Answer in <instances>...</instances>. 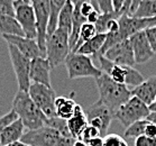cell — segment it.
I'll return each instance as SVG.
<instances>
[{
  "mask_svg": "<svg viewBox=\"0 0 156 146\" xmlns=\"http://www.w3.org/2000/svg\"><path fill=\"white\" fill-rule=\"evenodd\" d=\"M151 19H152V25H153V27H155V26H156V17L151 18Z\"/></svg>",
  "mask_w": 156,
  "mask_h": 146,
  "instance_id": "b9f144b4",
  "label": "cell"
},
{
  "mask_svg": "<svg viewBox=\"0 0 156 146\" xmlns=\"http://www.w3.org/2000/svg\"><path fill=\"white\" fill-rule=\"evenodd\" d=\"M102 56H105L107 60H109L110 62L117 65L134 68V65L136 64L133 47H131L129 39H125L120 43L114 45L111 48L107 51Z\"/></svg>",
  "mask_w": 156,
  "mask_h": 146,
  "instance_id": "4fadbf2b",
  "label": "cell"
},
{
  "mask_svg": "<svg viewBox=\"0 0 156 146\" xmlns=\"http://www.w3.org/2000/svg\"><path fill=\"white\" fill-rule=\"evenodd\" d=\"M73 9L74 5L73 1L66 0L65 5L61 10L60 17H58V27L57 28L63 29L64 32L71 34L72 30V20H73Z\"/></svg>",
  "mask_w": 156,
  "mask_h": 146,
  "instance_id": "cb8c5ba5",
  "label": "cell"
},
{
  "mask_svg": "<svg viewBox=\"0 0 156 146\" xmlns=\"http://www.w3.org/2000/svg\"><path fill=\"white\" fill-rule=\"evenodd\" d=\"M6 35L25 37L23 29L16 20V18L11 17V16L0 15V36L2 37Z\"/></svg>",
  "mask_w": 156,
  "mask_h": 146,
  "instance_id": "7402d4cb",
  "label": "cell"
},
{
  "mask_svg": "<svg viewBox=\"0 0 156 146\" xmlns=\"http://www.w3.org/2000/svg\"><path fill=\"white\" fill-rule=\"evenodd\" d=\"M98 6H99V11L101 15L115 14L111 0H98Z\"/></svg>",
  "mask_w": 156,
  "mask_h": 146,
  "instance_id": "4dcf8cb0",
  "label": "cell"
},
{
  "mask_svg": "<svg viewBox=\"0 0 156 146\" xmlns=\"http://www.w3.org/2000/svg\"><path fill=\"white\" fill-rule=\"evenodd\" d=\"M145 136L151 137V138H156V125L153 123H149L146 126L145 129Z\"/></svg>",
  "mask_w": 156,
  "mask_h": 146,
  "instance_id": "e575fe53",
  "label": "cell"
},
{
  "mask_svg": "<svg viewBox=\"0 0 156 146\" xmlns=\"http://www.w3.org/2000/svg\"><path fill=\"white\" fill-rule=\"evenodd\" d=\"M106 37H107V34H97L93 38H91L88 42H85L76 51V53L83 54V55H87V56H90V57H91V55L97 56L100 53L103 44L106 42Z\"/></svg>",
  "mask_w": 156,
  "mask_h": 146,
  "instance_id": "44dd1931",
  "label": "cell"
},
{
  "mask_svg": "<svg viewBox=\"0 0 156 146\" xmlns=\"http://www.w3.org/2000/svg\"><path fill=\"white\" fill-rule=\"evenodd\" d=\"M129 42L133 47L134 57H135L136 64H144L152 60L155 53L153 52L151 44H149L145 30L136 33L129 38Z\"/></svg>",
  "mask_w": 156,
  "mask_h": 146,
  "instance_id": "5bb4252c",
  "label": "cell"
},
{
  "mask_svg": "<svg viewBox=\"0 0 156 146\" xmlns=\"http://www.w3.org/2000/svg\"><path fill=\"white\" fill-rule=\"evenodd\" d=\"M71 53L70 47V34L63 29L57 28L51 36L46 38L45 57L53 69L60 64H63L69 54Z\"/></svg>",
  "mask_w": 156,
  "mask_h": 146,
  "instance_id": "5b68a950",
  "label": "cell"
},
{
  "mask_svg": "<svg viewBox=\"0 0 156 146\" xmlns=\"http://www.w3.org/2000/svg\"><path fill=\"white\" fill-rule=\"evenodd\" d=\"M135 18L148 19L156 17V0H140Z\"/></svg>",
  "mask_w": 156,
  "mask_h": 146,
  "instance_id": "d4e9b609",
  "label": "cell"
},
{
  "mask_svg": "<svg viewBox=\"0 0 156 146\" xmlns=\"http://www.w3.org/2000/svg\"><path fill=\"white\" fill-rule=\"evenodd\" d=\"M16 119H18V116L16 115L12 109L10 111H8L7 114H5L4 116H1L0 117V135H1V132H2V129L8 126L9 124H11L12 121H15ZM0 146H1V143H0Z\"/></svg>",
  "mask_w": 156,
  "mask_h": 146,
  "instance_id": "f546056e",
  "label": "cell"
},
{
  "mask_svg": "<svg viewBox=\"0 0 156 146\" xmlns=\"http://www.w3.org/2000/svg\"><path fill=\"white\" fill-rule=\"evenodd\" d=\"M8 51L10 56L11 65L16 74L18 83V90L20 91H28L30 87V79H29V71H30V62L28 57L19 52L15 46L8 44Z\"/></svg>",
  "mask_w": 156,
  "mask_h": 146,
  "instance_id": "8fae6325",
  "label": "cell"
},
{
  "mask_svg": "<svg viewBox=\"0 0 156 146\" xmlns=\"http://www.w3.org/2000/svg\"><path fill=\"white\" fill-rule=\"evenodd\" d=\"M100 12L97 10H93L91 14L89 15L88 17H87V23H89V24H93V25H96L97 22L99 20V17H100Z\"/></svg>",
  "mask_w": 156,
  "mask_h": 146,
  "instance_id": "d590c367",
  "label": "cell"
},
{
  "mask_svg": "<svg viewBox=\"0 0 156 146\" xmlns=\"http://www.w3.org/2000/svg\"><path fill=\"white\" fill-rule=\"evenodd\" d=\"M78 103L72 98L69 97H56L55 100V111H56V117L68 121L70 118L74 115L75 107Z\"/></svg>",
  "mask_w": 156,
  "mask_h": 146,
  "instance_id": "ffe728a7",
  "label": "cell"
},
{
  "mask_svg": "<svg viewBox=\"0 0 156 146\" xmlns=\"http://www.w3.org/2000/svg\"><path fill=\"white\" fill-rule=\"evenodd\" d=\"M148 109L151 112H156V99L153 101V103H151L148 106Z\"/></svg>",
  "mask_w": 156,
  "mask_h": 146,
  "instance_id": "f35d334b",
  "label": "cell"
},
{
  "mask_svg": "<svg viewBox=\"0 0 156 146\" xmlns=\"http://www.w3.org/2000/svg\"><path fill=\"white\" fill-rule=\"evenodd\" d=\"M99 136H101V134H100L99 130H98L96 127L88 125V127L83 130V133L81 134V136H80V138H79V139L87 144L89 141L96 138V137H99ZM101 137H102V136H101Z\"/></svg>",
  "mask_w": 156,
  "mask_h": 146,
  "instance_id": "f1b7e54d",
  "label": "cell"
},
{
  "mask_svg": "<svg viewBox=\"0 0 156 146\" xmlns=\"http://www.w3.org/2000/svg\"><path fill=\"white\" fill-rule=\"evenodd\" d=\"M146 119H147L149 123H153V124L156 125V112H151V114L148 115V117L146 118Z\"/></svg>",
  "mask_w": 156,
  "mask_h": 146,
  "instance_id": "74e56055",
  "label": "cell"
},
{
  "mask_svg": "<svg viewBox=\"0 0 156 146\" xmlns=\"http://www.w3.org/2000/svg\"><path fill=\"white\" fill-rule=\"evenodd\" d=\"M80 10H81L82 16H83L84 18H87L89 16V15L91 14V12H92L93 10H96V9L93 8V5L91 4L90 1H82Z\"/></svg>",
  "mask_w": 156,
  "mask_h": 146,
  "instance_id": "836d02e7",
  "label": "cell"
},
{
  "mask_svg": "<svg viewBox=\"0 0 156 146\" xmlns=\"http://www.w3.org/2000/svg\"><path fill=\"white\" fill-rule=\"evenodd\" d=\"M15 8V18L23 29L26 38L36 39V18L35 11L29 0H12Z\"/></svg>",
  "mask_w": 156,
  "mask_h": 146,
  "instance_id": "9c48e42d",
  "label": "cell"
},
{
  "mask_svg": "<svg viewBox=\"0 0 156 146\" xmlns=\"http://www.w3.org/2000/svg\"><path fill=\"white\" fill-rule=\"evenodd\" d=\"M96 83L100 94L99 100L114 112H116L125 102H127L133 97L131 90L128 89L127 86L115 82L105 73L96 79Z\"/></svg>",
  "mask_w": 156,
  "mask_h": 146,
  "instance_id": "7a4b0ae2",
  "label": "cell"
},
{
  "mask_svg": "<svg viewBox=\"0 0 156 146\" xmlns=\"http://www.w3.org/2000/svg\"><path fill=\"white\" fill-rule=\"evenodd\" d=\"M51 64L46 57H37L30 62L29 79L32 83L51 87Z\"/></svg>",
  "mask_w": 156,
  "mask_h": 146,
  "instance_id": "2e32d148",
  "label": "cell"
},
{
  "mask_svg": "<svg viewBox=\"0 0 156 146\" xmlns=\"http://www.w3.org/2000/svg\"><path fill=\"white\" fill-rule=\"evenodd\" d=\"M135 146H156V138H151L147 136H139L135 139Z\"/></svg>",
  "mask_w": 156,
  "mask_h": 146,
  "instance_id": "1f68e13d",
  "label": "cell"
},
{
  "mask_svg": "<svg viewBox=\"0 0 156 146\" xmlns=\"http://www.w3.org/2000/svg\"><path fill=\"white\" fill-rule=\"evenodd\" d=\"M149 114L151 111L148 109V106L137 97L133 96L115 112V118H117L122 124V126L127 128L136 121L146 119Z\"/></svg>",
  "mask_w": 156,
  "mask_h": 146,
  "instance_id": "52a82bcc",
  "label": "cell"
},
{
  "mask_svg": "<svg viewBox=\"0 0 156 146\" xmlns=\"http://www.w3.org/2000/svg\"><path fill=\"white\" fill-rule=\"evenodd\" d=\"M2 38L7 42V44L15 46L23 55L28 57L29 60H34L37 57H45V54L41 51L36 39H29L21 36L12 35L2 36Z\"/></svg>",
  "mask_w": 156,
  "mask_h": 146,
  "instance_id": "9a60e30c",
  "label": "cell"
},
{
  "mask_svg": "<svg viewBox=\"0 0 156 146\" xmlns=\"http://www.w3.org/2000/svg\"><path fill=\"white\" fill-rule=\"evenodd\" d=\"M96 57L99 63V69L102 71V73L107 74L115 82L125 84L127 87L133 86L136 88L145 81V78L143 77V74L136 69L114 64L102 55H98Z\"/></svg>",
  "mask_w": 156,
  "mask_h": 146,
  "instance_id": "277c9868",
  "label": "cell"
},
{
  "mask_svg": "<svg viewBox=\"0 0 156 146\" xmlns=\"http://www.w3.org/2000/svg\"><path fill=\"white\" fill-rule=\"evenodd\" d=\"M65 5L63 0H50V17L47 26V36H51L58 27V17L61 10Z\"/></svg>",
  "mask_w": 156,
  "mask_h": 146,
  "instance_id": "603a6c76",
  "label": "cell"
},
{
  "mask_svg": "<svg viewBox=\"0 0 156 146\" xmlns=\"http://www.w3.org/2000/svg\"><path fill=\"white\" fill-rule=\"evenodd\" d=\"M74 139L71 135H65L50 126H43L35 130L26 132L21 142L28 146H73Z\"/></svg>",
  "mask_w": 156,
  "mask_h": 146,
  "instance_id": "3957f363",
  "label": "cell"
},
{
  "mask_svg": "<svg viewBox=\"0 0 156 146\" xmlns=\"http://www.w3.org/2000/svg\"><path fill=\"white\" fill-rule=\"evenodd\" d=\"M64 65L70 80L80 78L98 79L102 74V71L94 65L92 59L83 54L70 53L64 62Z\"/></svg>",
  "mask_w": 156,
  "mask_h": 146,
  "instance_id": "8992f818",
  "label": "cell"
},
{
  "mask_svg": "<svg viewBox=\"0 0 156 146\" xmlns=\"http://www.w3.org/2000/svg\"><path fill=\"white\" fill-rule=\"evenodd\" d=\"M131 94L137 97L143 102L149 106L156 99V75L145 79V81L131 90Z\"/></svg>",
  "mask_w": 156,
  "mask_h": 146,
  "instance_id": "e0dca14e",
  "label": "cell"
},
{
  "mask_svg": "<svg viewBox=\"0 0 156 146\" xmlns=\"http://www.w3.org/2000/svg\"><path fill=\"white\" fill-rule=\"evenodd\" d=\"M11 107L28 130H35L46 125L47 118L34 103L28 91L18 90L12 99Z\"/></svg>",
  "mask_w": 156,
  "mask_h": 146,
  "instance_id": "6da1fadb",
  "label": "cell"
},
{
  "mask_svg": "<svg viewBox=\"0 0 156 146\" xmlns=\"http://www.w3.org/2000/svg\"><path fill=\"white\" fill-rule=\"evenodd\" d=\"M73 146H88L85 143H83L82 141H80V139H76L74 142V144H73Z\"/></svg>",
  "mask_w": 156,
  "mask_h": 146,
  "instance_id": "60d3db41",
  "label": "cell"
},
{
  "mask_svg": "<svg viewBox=\"0 0 156 146\" xmlns=\"http://www.w3.org/2000/svg\"><path fill=\"white\" fill-rule=\"evenodd\" d=\"M148 124V120L147 119H143V120H138L131 124L129 127L126 128L125 130V136L127 138H137L139 136L145 135V129L146 126Z\"/></svg>",
  "mask_w": 156,
  "mask_h": 146,
  "instance_id": "4316f807",
  "label": "cell"
},
{
  "mask_svg": "<svg viewBox=\"0 0 156 146\" xmlns=\"http://www.w3.org/2000/svg\"><path fill=\"white\" fill-rule=\"evenodd\" d=\"M147 39H148L151 47H152L153 52L156 54V26L155 27H151V28L145 30Z\"/></svg>",
  "mask_w": 156,
  "mask_h": 146,
  "instance_id": "d6a6232c",
  "label": "cell"
},
{
  "mask_svg": "<svg viewBox=\"0 0 156 146\" xmlns=\"http://www.w3.org/2000/svg\"><path fill=\"white\" fill-rule=\"evenodd\" d=\"M66 123H68L69 132L72 135V137L74 139H79L81 134L83 133V130L88 127L89 125L87 116H85L84 109L80 105H76L74 115Z\"/></svg>",
  "mask_w": 156,
  "mask_h": 146,
  "instance_id": "d6986e66",
  "label": "cell"
},
{
  "mask_svg": "<svg viewBox=\"0 0 156 146\" xmlns=\"http://www.w3.org/2000/svg\"><path fill=\"white\" fill-rule=\"evenodd\" d=\"M97 34H98V33H97L96 26L93 25V24L85 23L84 25L81 27V30H80V34H79L78 43H76V45L74 46V48L72 50L71 53H76V51H78L85 42H88V41H90L91 38H93Z\"/></svg>",
  "mask_w": 156,
  "mask_h": 146,
  "instance_id": "484cf974",
  "label": "cell"
},
{
  "mask_svg": "<svg viewBox=\"0 0 156 146\" xmlns=\"http://www.w3.org/2000/svg\"><path fill=\"white\" fill-rule=\"evenodd\" d=\"M24 128L25 126L23 124V121L18 118L11 124L6 126L0 135V143L1 146H8L9 144H12L15 142H19L21 141L23 136H24Z\"/></svg>",
  "mask_w": 156,
  "mask_h": 146,
  "instance_id": "ac0fdd59",
  "label": "cell"
},
{
  "mask_svg": "<svg viewBox=\"0 0 156 146\" xmlns=\"http://www.w3.org/2000/svg\"><path fill=\"white\" fill-rule=\"evenodd\" d=\"M28 94L37 106V108L45 115V117H56V111H55L56 94H55V91L52 89V87L32 83L28 89Z\"/></svg>",
  "mask_w": 156,
  "mask_h": 146,
  "instance_id": "ba28073f",
  "label": "cell"
},
{
  "mask_svg": "<svg viewBox=\"0 0 156 146\" xmlns=\"http://www.w3.org/2000/svg\"><path fill=\"white\" fill-rule=\"evenodd\" d=\"M88 146H103V137L99 136V137H96V138L91 139L87 143Z\"/></svg>",
  "mask_w": 156,
  "mask_h": 146,
  "instance_id": "8d00e7d4",
  "label": "cell"
},
{
  "mask_svg": "<svg viewBox=\"0 0 156 146\" xmlns=\"http://www.w3.org/2000/svg\"><path fill=\"white\" fill-rule=\"evenodd\" d=\"M85 116L88 119V124L90 126L96 127L100 132L101 136H107V132L110 124L115 118V112L109 107H107L105 103L98 100L92 106L84 109Z\"/></svg>",
  "mask_w": 156,
  "mask_h": 146,
  "instance_id": "30bf717a",
  "label": "cell"
},
{
  "mask_svg": "<svg viewBox=\"0 0 156 146\" xmlns=\"http://www.w3.org/2000/svg\"><path fill=\"white\" fill-rule=\"evenodd\" d=\"M103 146H128V143L117 134H108L103 137Z\"/></svg>",
  "mask_w": 156,
  "mask_h": 146,
  "instance_id": "83f0119b",
  "label": "cell"
},
{
  "mask_svg": "<svg viewBox=\"0 0 156 146\" xmlns=\"http://www.w3.org/2000/svg\"><path fill=\"white\" fill-rule=\"evenodd\" d=\"M32 6L35 11L36 18V30L37 37L36 42L39 48L45 54L47 38V26H48V17H50V1L47 0H34Z\"/></svg>",
  "mask_w": 156,
  "mask_h": 146,
  "instance_id": "7c38bea8",
  "label": "cell"
},
{
  "mask_svg": "<svg viewBox=\"0 0 156 146\" xmlns=\"http://www.w3.org/2000/svg\"><path fill=\"white\" fill-rule=\"evenodd\" d=\"M0 7H1V0H0Z\"/></svg>",
  "mask_w": 156,
  "mask_h": 146,
  "instance_id": "7bdbcfd3",
  "label": "cell"
},
{
  "mask_svg": "<svg viewBox=\"0 0 156 146\" xmlns=\"http://www.w3.org/2000/svg\"><path fill=\"white\" fill-rule=\"evenodd\" d=\"M8 146H28V145L25 144V143H23L21 141H19V142H15L12 144H9Z\"/></svg>",
  "mask_w": 156,
  "mask_h": 146,
  "instance_id": "ab89813d",
  "label": "cell"
}]
</instances>
